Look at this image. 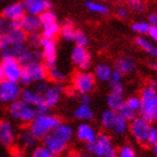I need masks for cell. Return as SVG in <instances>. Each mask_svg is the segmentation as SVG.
Wrapping results in <instances>:
<instances>
[{
	"mask_svg": "<svg viewBox=\"0 0 157 157\" xmlns=\"http://www.w3.org/2000/svg\"><path fill=\"white\" fill-rule=\"evenodd\" d=\"M141 105L139 113L149 122L157 120V89L151 85H146L140 91Z\"/></svg>",
	"mask_w": 157,
	"mask_h": 157,
	"instance_id": "cell-1",
	"label": "cell"
},
{
	"mask_svg": "<svg viewBox=\"0 0 157 157\" xmlns=\"http://www.w3.org/2000/svg\"><path fill=\"white\" fill-rule=\"evenodd\" d=\"M86 151L97 157H115L117 156L116 149L111 137L107 134H97L93 140L86 143Z\"/></svg>",
	"mask_w": 157,
	"mask_h": 157,
	"instance_id": "cell-2",
	"label": "cell"
},
{
	"mask_svg": "<svg viewBox=\"0 0 157 157\" xmlns=\"http://www.w3.org/2000/svg\"><path fill=\"white\" fill-rule=\"evenodd\" d=\"M100 124L105 131L116 136H120L128 130L129 122L121 117L118 111L108 108V110H105L102 112L100 117Z\"/></svg>",
	"mask_w": 157,
	"mask_h": 157,
	"instance_id": "cell-3",
	"label": "cell"
},
{
	"mask_svg": "<svg viewBox=\"0 0 157 157\" xmlns=\"http://www.w3.org/2000/svg\"><path fill=\"white\" fill-rule=\"evenodd\" d=\"M61 122L57 116L55 115H48L46 113H40L37 115L34 118V120L29 124V129L30 132L37 138V139H43L46 135H48L49 132H52L53 129Z\"/></svg>",
	"mask_w": 157,
	"mask_h": 157,
	"instance_id": "cell-4",
	"label": "cell"
},
{
	"mask_svg": "<svg viewBox=\"0 0 157 157\" xmlns=\"http://www.w3.org/2000/svg\"><path fill=\"white\" fill-rule=\"evenodd\" d=\"M47 76V67L40 61L27 63L23 65L19 82L23 85H30L34 82L45 80Z\"/></svg>",
	"mask_w": 157,
	"mask_h": 157,
	"instance_id": "cell-5",
	"label": "cell"
},
{
	"mask_svg": "<svg viewBox=\"0 0 157 157\" xmlns=\"http://www.w3.org/2000/svg\"><path fill=\"white\" fill-rule=\"evenodd\" d=\"M8 112L11 118L21 124H30L34 120V118L37 116L35 108L24 102L21 99L11 102L8 108Z\"/></svg>",
	"mask_w": 157,
	"mask_h": 157,
	"instance_id": "cell-6",
	"label": "cell"
},
{
	"mask_svg": "<svg viewBox=\"0 0 157 157\" xmlns=\"http://www.w3.org/2000/svg\"><path fill=\"white\" fill-rule=\"evenodd\" d=\"M39 21H40V29L42 35L45 38H55L59 34V26L57 21V17L52 10H46L39 15Z\"/></svg>",
	"mask_w": 157,
	"mask_h": 157,
	"instance_id": "cell-7",
	"label": "cell"
},
{
	"mask_svg": "<svg viewBox=\"0 0 157 157\" xmlns=\"http://www.w3.org/2000/svg\"><path fill=\"white\" fill-rule=\"evenodd\" d=\"M151 127V122L141 116L134 118L131 121H129V124H128V129L130 131L132 138L141 145H146V140H147V136Z\"/></svg>",
	"mask_w": 157,
	"mask_h": 157,
	"instance_id": "cell-8",
	"label": "cell"
},
{
	"mask_svg": "<svg viewBox=\"0 0 157 157\" xmlns=\"http://www.w3.org/2000/svg\"><path fill=\"white\" fill-rule=\"evenodd\" d=\"M72 84L78 93H90L95 86V78L93 73L86 70H80L73 76Z\"/></svg>",
	"mask_w": 157,
	"mask_h": 157,
	"instance_id": "cell-9",
	"label": "cell"
},
{
	"mask_svg": "<svg viewBox=\"0 0 157 157\" xmlns=\"http://www.w3.org/2000/svg\"><path fill=\"white\" fill-rule=\"evenodd\" d=\"M21 88L18 82L10 81V80H2L0 82V102L10 105L11 102L16 101L20 98Z\"/></svg>",
	"mask_w": 157,
	"mask_h": 157,
	"instance_id": "cell-10",
	"label": "cell"
},
{
	"mask_svg": "<svg viewBox=\"0 0 157 157\" xmlns=\"http://www.w3.org/2000/svg\"><path fill=\"white\" fill-rule=\"evenodd\" d=\"M1 66H2L3 75H5L6 80L19 82L21 71H23V65L18 61L17 57H13V56L3 57L2 62H1Z\"/></svg>",
	"mask_w": 157,
	"mask_h": 157,
	"instance_id": "cell-11",
	"label": "cell"
},
{
	"mask_svg": "<svg viewBox=\"0 0 157 157\" xmlns=\"http://www.w3.org/2000/svg\"><path fill=\"white\" fill-rule=\"evenodd\" d=\"M20 99H21L24 102H26V103H28L29 105L34 107L37 112V115L46 113V112L48 111L49 108L47 107L45 101H44L43 94L36 92L35 90H30V89L21 90Z\"/></svg>",
	"mask_w": 157,
	"mask_h": 157,
	"instance_id": "cell-12",
	"label": "cell"
},
{
	"mask_svg": "<svg viewBox=\"0 0 157 157\" xmlns=\"http://www.w3.org/2000/svg\"><path fill=\"white\" fill-rule=\"evenodd\" d=\"M40 48H42V57L44 59L45 66L52 67L56 65V57H57V46L54 40V38H45L43 37L40 43Z\"/></svg>",
	"mask_w": 157,
	"mask_h": 157,
	"instance_id": "cell-13",
	"label": "cell"
},
{
	"mask_svg": "<svg viewBox=\"0 0 157 157\" xmlns=\"http://www.w3.org/2000/svg\"><path fill=\"white\" fill-rule=\"evenodd\" d=\"M71 61L78 70H88L91 66V54L86 47L75 45L71 52Z\"/></svg>",
	"mask_w": 157,
	"mask_h": 157,
	"instance_id": "cell-14",
	"label": "cell"
},
{
	"mask_svg": "<svg viewBox=\"0 0 157 157\" xmlns=\"http://www.w3.org/2000/svg\"><path fill=\"white\" fill-rule=\"evenodd\" d=\"M63 93H64V89H63L62 84L55 83V84L49 85L47 88V90L43 93V98H44V101L47 105V107L53 108V107L59 105Z\"/></svg>",
	"mask_w": 157,
	"mask_h": 157,
	"instance_id": "cell-15",
	"label": "cell"
},
{
	"mask_svg": "<svg viewBox=\"0 0 157 157\" xmlns=\"http://www.w3.org/2000/svg\"><path fill=\"white\" fill-rule=\"evenodd\" d=\"M43 143H44L43 145H45L46 147L52 151V154L54 156L63 154L67 149V143L62 140L57 136H55L53 132H49L48 135H46L45 137L43 138Z\"/></svg>",
	"mask_w": 157,
	"mask_h": 157,
	"instance_id": "cell-16",
	"label": "cell"
},
{
	"mask_svg": "<svg viewBox=\"0 0 157 157\" xmlns=\"http://www.w3.org/2000/svg\"><path fill=\"white\" fill-rule=\"evenodd\" d=\"M16 141V131L8 120L0 121V143L5 147H11Z\"/></svg>",
	"mask_w": 157,
	"mask_h": 157,
	"instance_id": "cell-17",
	"label": "cell"
},
{
	"mask_svg": "<svg viewBox=\"0 0 157 157\" xmlns=\"http://www.w3.org/2000/svg\"><path fill=\"white\" fill-rule=\"evenodd\" d=\"M23 5L28 13L39 16L42 13L51 9L49 0H24Z\"/></svg>",
	"mask_w": 157,
	"mask_h": 157,
	"instance_id": "cell-18",
	"label": "cell"
},
{
	"mask_svg": "<svg viewBox=\"0 0 157 157\" xmlns=\"http://www.w3.org/2000/svg\"><path fill=\"white\" fill-rule=\"evenodd\" d=\"M74 135L78 140L86 144V143L94 139L97 136V131L91 124H88V121H84V122L78 124L76 130L74 131Z\"/></svg>",
	"mask_w": 157,
	"mask_h": 157,
	"instance_id": "cell-19",
	"label": "cell"
},
{
	"mask_svg": "<svg viewBox=\"0 0 157 157\" xmlns=\"http://www.w3.org/2000/svg\"><path fill=\"white\" fill-rule=\"evenodd\" d=\"M20 28L26 34H32L39 32L40 29V21L39 17L36 15H24V17L20 19Z\"/></svg>",
	"mask_w": 157,
	"mask_h": 157,
	"instance_id": "cell-20",
	"label": "cell"
},
{
	"mask_svg": "<svg viewBox=\"0 0 157 157\" xmlns=\"http://www.w3.org/2000/svg\"><path fill=\"white\" fill-rule=\"evenodd\" d=\"M26 13L23 2H13L7 6L2 11V17L7 20L21 19Z\"/></svg>",
	"mask_w": 157,
	"mask_h": 157,
	"instance_id": "cell-21",
	"label": "cell"
},
{
	"mask_svg": "<svg viewBox=\"0 0 157 157\" xmlns=\"http://www.w3.org/2000/svg\"><path fill=\"white\" fill-rule=\"evenodd\" d=\"M136 67V63L134 59H131L129 56H121L116 61L115 63V70L124 75L130 74Z\"/></svg>",
	"mask_w": 157,
	"mask_h": 157,
	"instance_id": "cell-22",
	"label": "cell"
},
{
	"mask_svg": "<svg viewBox=\"0 0 157 157\" xmlns=\"http://www.w3.org/2000/svg\"><path fill=\"white\" fill-rule=\"evenodd\" d=\"M53 134L57 136L59 138H61L62 140L66 141L69 144L70 141L72 140L74 137V129L72 128V126L67 122H59L52 131Z\"/></svg>",
	"mask_w": 157,
	"mask_h": 157,
	"instance_id": "cell-23",
	"label": "cell"
},
{
	"mask_svg": "<svg viewBox=\"0 0 157 157\" xmlns=\"http://www.w3.org/2000/svg\"><path fill=\"white\" fill-rule=\"evenodd\" d=\"M112 72H113V69L111 67L110 64L105 62H101L95 65L94 71H93V75L99 81L109 82L110 78H111Z\"/></svg>",
	"mask_w": 157,
	"mask_h": 157,
	"instance_id": "cell-24",
	"label": "cell"
},
{
	"mask_svg": "<svg viewBox=\"0 0 157 157\" xmlns=\"http://www.w3.org/2000/svg\"><path fill=\"white\" fill-rule=\"evenodd\" d=\"M5 34L9 39V44L24 45L27 42V35L21 28H6Z\"/></svg>",
	"mask_w": 157,
	"mask_h": 157,
	"instance_id": "cell-25",
	"label": "cell"
},
{
	"mask_svg": "<svg viewBox=\"0 0 157 157\" xmlns=\"http://www.w3.org/2000/svg\"><path fill=\"white\" fill-rule=\"evenodd\" d=\"M74 118L80 121H90L94 117V112L90 107V105H85V103H81L75 108L74 112Z\"/></svg>",
	"mask_w": 157,
	"mask_h": 157,
	"instance_id": "cell-26",
	"label": "cell"
},
{
	"mask_svg": "<svg viewBox=\"0 0 157 157\" xmlns=\"http://www.w3.org/2000/svg\"><path fill=\"white\" fill-rule=\"evenodd\" d=\"M124 105H126V99L124 98V94H121V93L110 92L107 97V105L111 110L119 111Z\"/></svg>",
	"mask_w": 157,
	"mask_h": 157,
	"instance_id": "cell-27",
	"label": "cell"
},
{
	"mask_svg": "<svg viewBox=\"0 0 157 157\" xmlns=\"http://www.w3.org/2000/svg\"><path fill=\"white\" fill-rule=\"evenodd\" d=\"M135 43L136 45L141 48L144 52H146L147 54H149L151 56H153L154 59H157V44L148 40V39L144 38V37H137L135 39Z\"/></svg>",
	"mask_w": 157,
	"mask_h": 157,
	"instance_id": "cell-28",
	"label": "cell"
},
{
	"mask_svg": "<svg viewBox=\"0 0 157 157\" xmlns=\"http://www.w3.org/2000/svg\"><path fill=\"white\" fill-rule=\"evenodd\" d=\"M37 138L30 132L29 129L23 130L19 135V144L20 146L25 149H30L34 148V146H36Z\"/></svg>",
	"mask_w": 157,
	"mask_h": 157,
	"instance_id": "cell-29",
	"label": "cell"
},
{
	"mask_svg": "<svg viewBox=\"0 0 157 157\" xmlns=\"http://www.w3.org/2000/svg\"><path fill=\"white\" fill-rule=\"evenodd\" d=\"M85 7L92 13H97V15H107V13H109V7L99 2V1L88 0V1H85Z\"/></svg>",
	"mask_w": 157,
	"mask_h": 157,
	"instance_id": "cell-30",
	"label": "cell"
},
{
	"mask_svg": "<svg viewBox=\"0 0 157 157\" xmlns=\"http://www.w3.org/2000/svg\"><path fill=\"white\" fill-rule=\"evenodd\" d=\"M47 75L49 76V78H51L52 81L55 82V83H62L63 81H65V78H66L65 73L63 72L61 69H59L56 65L47 69Z\"/></svg>",
	"mask_w": 157,
	"mask_h": 157,
	"instance_id": "cell-31",
	"label": "cell"
},
{
	"mask_svg": "<svg viewBox=\"0 0 157 157\" xmlns=\"http://www.w3.org/2000/svg\"><path fill=\"white\" fill-rule=\"evenodd\" d=\"M59 34L62 38L65 40V42H72L73 37H74V34H75V28L70 21H66V23L63 24V26L61 27L59 29Z\"/></svg>",
	"mask_w": 157,
	"mask_h": 157,
	"instance_id": "cell-32",
	"label": "cell"
},
{
	"mask_svg": "<svg viewBox=\"0 0 157 157\" xmlns=\"http://www.w3.org/2000/svg\"><path fill=\"white\" fill-rule=\"evenodd\" d=\"M149 27H151V25H149L148 21H143L141 20V21H135V23H132L131 29H132V32L143 36V35H147Z\"/></svg>",
	"mask_w": 157,
	"mask_h": 157,
	"instance_id": "cell-33",
	"label": "cell"
},
{
	"mask_svg": "<svg viewBox=\"0 0 157 157\" xmlns=\"http://www.w3.org/2000/svg\"><path fill=\"white\" fill-rule=\"evenodd\" d=\"M73 42L75 43V45L83 46V47H88L89 46V38L82 30H75L74 37H73Z\"/></svg>",
	"mask_w": 157,
	"mask_h": 157,
	"instance_id": "cell-34",
	"label": "cell"
},
{
	"mask_svg": "<svg viewBox=\"0 0 157 157\" xmlns=\"http://www.w3.org/2000/svg\"><path fill=\"white\" fill-rule=\"evenodd\" d=\"M128 7L135 13H144L146 10L145 0H128Z\"/></svg>",
	"mask_w": 157,
	"mask_h": 157,
	"instance_id": "cell-35",
	"label": "cell"
},
{
	"mask_svg": "<svg viewBox=\"0 0 157 157\" xmlns=\"http://www.w3.org/2000/svg\"><path fill=\"white\" fill-rule=\"evenodd\" d=\"M43 35L36 32V33H32L29 34V36L27 37V42L29 44V46L32 48H38L40 47V43H42Z\"/></svg>",
	"mask_w": 157,
	"mask_h": 157,
	"instance_id": "cell-36",
	"label": "cell"
},
{
	"mask_svg": "<svg viewBox=\"0 0 157 157\" xmlns=\"http://www.w3.org/2000/svg\"><path fill=\"white\" fill-rule=\"evenodd\" d=\"M119 113H120V116L124 119H126V120L129 122V121H131L134 118L137 117V111H135V110H132L131 108H129V107H127V105H124L122 108L119 110Z\"/></svg>",
	"mask_w": 157,
	"mask_h": 157,
	"instance_id": "cell-37",
	"label": "cell"
},
{
	"mask_svg": "<svg viewBox=\"0 0 157 157\" xmlns=\"http://www.w3.org/2000/svg\"><path fill=\"white\" fill-rule=\"evenodd\" d=\"M53 156L54 155L52 154V151H49L45 145L37 146V147L34 148L33 151V157H53Z\"/></svg>",
	"mask_w": 157,
	"mask_h": 157,
	"instance_id": "cell-38",
	"label": "cell"
},
{
	"mask_svg": "<svg viewBox=\"0 0 157 157\" xmlns=\"http://www.w3.org/2000/svg\"><path fill=\"white\" fill-rule=\"evenodd\" d=\"M117 155L119 157H135L136 156V151L134 147H131L130 145H124L119 148L117 151Z\"/></svg>",
	"mask_w": 157,
	"mask_h": 157,
	"instance_id": "cell-39",
	"label": "cell"
},
{
	"mask_svg": "<svg viewBox=\"0 0 157 157\" xmlns=\"http://www.w3.org/2000/svg\"><path fill=\"white\" fill-rule=\"evenodd\" d=\"M126 105L131 108L135 111L139 112V109H140L141 101L139 97H136V95H132V97H129V98L126 100Z\"/></svg>",
	"mask_w": 157,
	"mask_h": 157,
	"instance_id": "cell-40",
	"label": "cell"
},
{
	"mask_svg": "<svg viewBox=\"0 0 157 157\" xmlns=\"http://www.w3.org/2000/svg\"><path fill=\"white\" fill-rule=\"evenodd\" d=\"M109 88H110V92L124 94V84H122L121 80H110V81H109Z\"/></svg>",
	"mask_w": 157,
	"mask_h": 157,
	"instance_id": "cell-41",
	"label": "cell"
},
{
	"mask_svg": "<svg viewBox=\"0 0 157 157\" xmlns=\"http://www.w3.org/2000/svg\"><path fill=\"white\" fill-rule=\"evenodd\" d=\"M156 143H157V128L154 127V126H151V129H149V132H148L147 140H146V146L153 147Z\"/></svg>",
	"mask_w": 157,
	"mask_h": 157,
	"instance_id": "cell-42",
	"label": "cell"
},
{
	"mask_svg": "<svg viewBox=\"0 0 157 157\" xmlns=\"http://www.w3.org/2000/svg\"><path fill=\"white\" fill-rule=\"evenodd\" d=\"M48 86H49L48 83H47L45 80H40V81H37L36 83H35L34 90H35L36 92H38V93H40V94H43V93L47 90Z\"/></svg>",
	"mask_w": 157,
	"mask_h": 157,
	"instance_id": "cell-43",
	"label": "cell"
},
{
	"mask_svg": "<svg viewBox=\"0 0 157 157\" xmlns=\"http://www.w3.org/2000/svg\"><path fill=\"white\" fill-rule=\"evenodd\" d=\"M147 35H148V37L151 38V42L157 44V25L149 27V30H148Z\"/></svg>",
	"mask_w": 157,
	"mask_h": 157,
	"instance_id": "cell-44",
	"label": "cell"
},
{
	"mask_svg": "<svg viewBox=\"0 0 157 157\" xmlns=\"http://www.w3.org/2000/svg\"><path fill=\"white\" fill-rule=\"evenodd\" d=\"M116 13H117V16L121 19H124V18H127L128 17V9L126 7H119L117 8L116 10Z\"/></svg>",
	"mask_w": 157,
	"mask_h": 157,
	"instance_id": "cell-45",
	"label": "cell"
},
{
	"mask_svg": "<svg viewBox=\"0 0 157 157\" xmlns=\"http://www.w3.org/2000/svg\"><path fill=\"white\" fill-rule=\"evenodd\" d=\"M80 101H81V103L90 105L91 103V97L89 93H80Z\"/></svg>",
	"mask_w": 157,
	"mask_h": 157,
	"instance_id": "cell-46",
	"label": "cell"
},
{
	"mask_svg": "<svg viewBox=\"0 0 157 157\" xmlns=\"http://www.w3.org/2000/svg\"><path fill=\"white\" fill-rule=\"evenodd\" d=\"M148 23L151 26H154L157 25V13H151L149 16H148Z\"/></svg>",
	"mask_w": 157,
	"mask_h": 157,
	"instance_id": "cell-47",
	"label": "cell"
},
{
	"mask_svg": "<svg viewBox=\"0 0 157 157\" xmlns=\"http://www.w3.org/2000/svg\"><path fill=\"white\" fill-rule=\"evenodd\" d=\"M65 93L67 94V97H71V98H75L76 94H78V92L75 91V89H74V88L66 89V90H65Z\"/></svg>",
	"mask_w": 157,
	"mask_h": 157,
	"instance_id": "cell-48",
	"label": "cell"
},
{
	"mask_svg": "<svg viewBox=\"0 0 157 157\" xmlns=\"http://www.w3.org/2000/svg\"><path fill=\"white\" fill-rule=\"evenodd\" d=\"M6 30V20L3 17H0V35L5 33Z\"/></svg>",
	"mask_w": 157,
	"mask_h": 157,
	"instance_id": "cell-49",
	"label": "cell"
},
{
	"mask_svg": "<svg viewBox=\"0 0 157 157\" xmlns=\"http://www.w3.org/2000/svg\"><path fill=\"white\" fill-rule=\"evenodd\" d=\"M5 80V75H3V71H2V66H1V63H0V82Z\"/></svg>",
	"mask_w": 157,
	"mask_h": 157,
	"instance_id": "cell-50",
	"label": "cell"
},
{
	"mask_svg": "<svg viewBox=\"0 0 157 157\" xmlns=\"http://www.w3.org/2000/svg\"><path fill=\"white\" fill-rule=\"evenodd\" d=\"M153 151H154L155 156H157V143L153 146Z\"/></svg>",
	"mask_w": 157,
	"mask_h": 157,
	"instance_id": "cell-51",
	"label": "cell"
},
{
	"mask_svg": "<svg viewBox=\"0 0 157 157\" xmlns=\"http://www.w3.org/2000/svg\"><path fill=\"white\" fill-rule=\"evenodd\" d=\"M115 1H121V0H115Z\"/></svg>",
	"mask_w": 157,
	"mask_h": 157,
	"instance_id": "cell-52",
	"label": "cell"
},
{
	"mask_svg": "<svg viewBox=\"0 0 157 157\" xmlns=\"http://www.w3.org/2000/svg\"><path fill=\"white\" fill-rule=\"evenodd\" d=\"M0 1H5V0H0Z\"/></svg>",
	"mask_w": 157,
	"mask_h": 157,
	"instance_id": "cell-53",
	"label": "cell"
},
{
	"mask_svg": "<svg viewBox=\"0 0 157 157\" xmlns=\"http://www.w3.org/2000/svg\"><path fill=\"white\" fill-rule=\"evenodd\" d=\"M156 121H157V120H156Z\"/></svg>",
	"mask_w": 157,
	"mask_h": 157,
	"instance_id": "cell-54",
	"label": "cell"
}]
</instances>
